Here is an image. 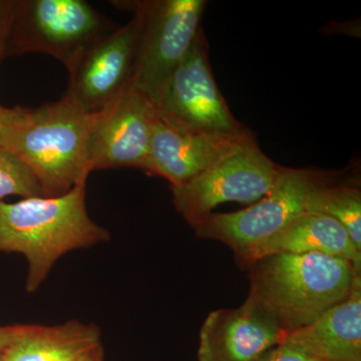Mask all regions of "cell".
<instances>
[{"mask_svg":"<svg viewBox=\"0 0 361 361\" xmlns=\"http://www.w3.org/2000/svg\"><path fill=\"white\" fill-rule=\"evenodd\" d=\"M87 180L61 196L0 201V252L23 254L28 263L25 288H39L61 256L111 238L106 228L89 216Z\"/></svg>","mask_w":361,"mask_h":361,"instance_id":"6da1fadb","label":"cell"},{"mask_svg":"<svg viewBox=\"0 0 361 361\" xmlns=\"http://www.w3.org/2000/svg\"><path fill=\"white\" fill-rule=\"evenodd\" d=\"M253 296L287 334L307 326L345 300L361 273L322 253H279L247 265Z\"/></svg>","mask_w":361,"mask_h":361,"instance_id":"7a4b0ae2","label":"cell"},{"mask_svg":"<svg viewBox=\"0 0 361 361\" xmlns=\"http://www.w3.org/2000/svg\"><path fill=\"white\" fill-rule=\"evenodd\" d=\"M94 115L61 97L39 108H23L0 130V145L25 161L44 196H61L90 174L87 145Z\"/></svg>","mask_w":361,"mask_h":361,"instance_id":"3957f363","label":"cell"},{"mask_svg":"<svg viewBox=\"0 0 361 361\" xmlns=\"http://www.w3.org/2000/svg\"><path fill=\"white\" fill-rule=\"evenodd\" d=\"M113 4L139 14L141 18L132 87L157 106L200 32L207 1L147 0Z\"/></svg>","mask_w":361,"mask_h":361,"instance_id":"277c9868","label":"cell"},{"mask_svg":"<svg viewBox=\"0 0 361 361\" xmlns=\"http://www.w3.org/2000/svg\"><path fill=\"white\" fill-rule=\"evenodd\" d=\"M118 26L84 0H16L6 58L37 52L66 66Z\"/></svg>","mask_w":361,"mask_h":361,"instance_id":"5b68a950","label":"cell"},{"mask_svg":"<svg viewBox=\"0 0 361 361\" xmlns=\"http://www.w3.org/2000/svg\"><path fill=\"white\" fill-rule=\"evenodd\" d=\"M322 184V173L282 167L270 191L257 203L237 212L211 214L195 228L196 236L222 242L238 257L306 213L308 197Z\"/></svg>","mask_w":361,"mask_h":361,"instance_id":"8992f818","label":"cell"},{"mask_svg":"<svg viewBox=\"0 0 361 361\" xmlns=\"http://www.w3.org/2000/svg\"><path fill=\"white\" fill-rule=\"evenodd\" d=\"M281 168L261 151L254 137L194 179L171 187L173 203L195 229L220 204L238 202L246 205L262 199Z\"/></svg>","mask_w":361,"mask_h":361,"instance_id":"52a82bcc","label":"cell"},{"mask_svg":"<svg viewBox=\"0 0 361 361\" xmlns=\"http://www.w3.org/2000/svg\"><path fill=\"white\" fill-rule=\"evenodd\" d=\"M203 28L169 82L157 104L159 116L179 129L215 135H238L247 128L230 111L209 61Z\"/></svg>","mask_w":361,"mask_h":361,"instance_id":"ba28073f","label":"cell"},{"mask_svg":"<svg viewBox=\"0 0 361 361\" xmlns=\"http://www.w3.org/2000/svg\"><path fill=\"white\" fill-rule=\"evenodd\" d=\"M141 18L102 35L66 66L68 87L63 97L90 115L99 113L132 87Z\"/></svg>","mask_w":361,"mask_h":361,"instance_id":"9c48e42d","label":"cell"},{"mask_svg":"<svg viewBox=\"0 0 361 361\" xmlns=\"http://www.w3.org/2000/svg\"><path fill=\"white\" fill-rule=\"evenodd\" d=\"M156 116L155 104L133 87L94 114L87 145L90 173L106 169H142Z\"/></svg>","mask_w":361,"mask_h":361,"instance_id":"30bf717a","label":"cell"},{"mask_svg":"<svg viewBox=\"0 0 361 361\" xmlns=\"http://www.w3.org/2000/svg\"><path fill=\"white\" fill-rule=\"evenodd\" d=\"M252 139L250 130L238 135H215L179 129L157 111L141 170L164 178L171 187L180 186Z\"/></svg>","mask_w":361,"mask_h":361,"instance_id":"8fae6325","label":"cell"},{"mask_svg":"<svg viewBox=\"0 0 361 361\" xmlns=\"http://www.w3.org/2000/svg\"><path fill=\"white\" fill-rule=\"evenodd\" d=\"M287 334L249 294L238 308L212 311L200 331L199 361H255Z\"/></svg>","mask_w":361,"mask_h":361,"instance_id":"7c38bea8","label":"cell"},{"mask_svg":"<svg viewBox=\"0 0 361 361\" xmlns=\"http://www.w3.org/2000/svg\"><path fill=\"white\" fill-rule=\"evenodd\" d=\"M284 342L315 361H361V276L345 300Z\"/></svg>","mask_w":361,"mask_h":361,"instance_id":"4fadbf2b","label":"cell"},{"mask_svg":"<svg viewBox=\"0 0 361 361\" xmlns=\"http://www.w3.org/2000/svg\"><path fill=\"white\" fill-rule=\"evenodd\" d=\"M322 253L345 259L361 273V251L345 228L329 216L306 212L263 243L236 257L244 266L272 254Z\"/></svg>","mask_w":361,"mask_h":361,"instance_id":"5bb4252c","label":"cell"},{"mask_svg":"<svg viewBox=\"0 0 361 361\" xmlns=\"http://www.w3.org/2000/svg\"><path fill=\"white\" fill-rule=\"evenodd\" d=\"M99 345V327L78 320L54 326L16 325L2 356L4 361H82Z\"/></svg>","mask_w":361,"mask_h":361,"instance_id":"9a60e30c","label":"cell"},{"mask_svg":"<svg viewBox=\"0 0 361 361\" xmlns=\"http://www.w3.org/2000/svg\"><path fill=\"white\" fill-rule=\"evenodd\" d=\"M306 212L329 216L341 223L361 251V192L348 185H319L311 192Z\"/></svg>","mask_w":361,"mask_h":361,"instance_id":"2e32d148","label":"cell"},{"mask_svg":"<svg viewBox=\"0 0 361 361\" xmlns=\"http://www.w3.org/2000/svg\"><path fill=\"white\" fill-rule=\"evenodd\" d=\"M8 196L44 197L39 180L18 157L0 145V201Z\"/></svg>","mask_w":361,"mask_h":361,"instance_id":"e0dca14e","label":"cell"},{"mask_svg":"<svg viewBox=\"0 0 361 361\" xmlns=\"http://www.w3.org/2000/svg\"><path fill=\"white\" fill-rule=\"evenodd\" d=\"M16 0H0V63L6 58L7 42L16 8Z\"/></svg>","mask_w":361,"mask_h":361,"instance_id":"ac0fdd59","label":"cell"},{"mask_svg":"<svg viewBox=\"0 0 361 361\" xmlns=\"http://www.w3.org/2000/svg\"><path fill=\"white\" fill-rule=\"evenodd\" d=\"M255 361H315L298 349L283 343L270 348Z\"/></svg>","mask_w":361,"mask_h":361,"instance_id":"d6986e66","label":"cell"},{"mask_svg":"<svg viewBox=\"0 0 361 361\" xmlns=\"http://www.w3.org/2000/svg\"><path fill=\"white\" fill-rule=\"evenodd\" d=\"M21 111V106H14V108H6L0 104V130L18 118Z\"/></svg>","mask_w":361,"mask_h":361,"instance_id":"ffe728a7","label":"cell"},{"mask_svg":"<svg viewBox=\"0 0 361 361\" xmlns=\"http://www.w3.org/2000/svg\"><path fill=\"white\" fill-rule=\"evenodd\" d=\"M16 334V325L0 326V353L6 350L7 346L13 341Z\"/></svg>","mask_w":361,"mask_h":361,"instance_id":"44dd1931","label":"cell"},{"mask_svg":"<svg viewBox=\"0 0 361 361\" xmlns=\"http://www.w3.org/2000/svg\"><path fill=\"white\" fill-rule=\"evenodd\" d=\"M82 361H104L103 345L97 346L94 350L90 351L89 355L85 356Z\"/></svg>","mask_w":361,"mask_h":361,"instance_id":"7402d4cb","label":"cell"},{"mask_svg":"<svg viewBox=\"0 0 361 361\" xmlns=\"http://www.w3.org/2000/svg\"><path fill=\"white\" fill-rule=\"evenodd\" d=\"M0 361H4V356H2V353H0Z\"/></svg>","mask_w":361,"mask_h":361,"instance_id":"603a6c76","label":"cell"}]
</instances>
